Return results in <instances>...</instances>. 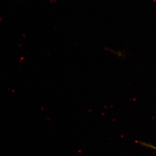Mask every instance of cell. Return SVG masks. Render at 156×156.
<instances>
[{
	"label": "cell",
	"mask_w": 156,
	"mask_h": 156,
	"mask_svg": "<svg viewBox=\"0 0 156 156\" xmlns=\"http://www.w3.org/2000/svg\"><path fill=\"white\" fill-rule=\"evenodd\" d=\"M141 145L144 146L146 147L151 148L153 149L154 150L156 151V146H155L151 145V144H149L145 143L144 142L140 143Z\"/></svg>",
	"instance_id": "1"
},
{
	"label": "cell",
	"mask_w": 156,
	"mask_h": 156,
	"mask_svg": "<svg viewBox=\"0 0 156 156\" xmlns=\"http://www.w3.org/2000/svg\"><path fill=\"white\" fill-rule=\"evenodd\" d=\"M18 1H20V0H18Z\"/></svg>",
	"instance_id": "2"
}]
</instances>
